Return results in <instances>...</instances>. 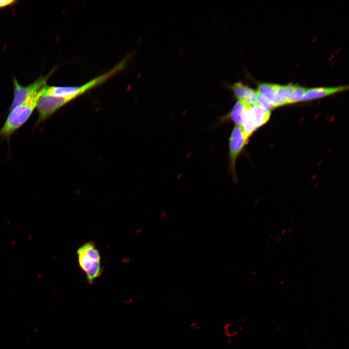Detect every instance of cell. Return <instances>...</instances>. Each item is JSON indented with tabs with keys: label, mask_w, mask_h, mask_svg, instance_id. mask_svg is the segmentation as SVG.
I'll return each mask as SVG.
<instances>
[{
	"label": "cell",
	"mask_w": 349,
	"mask_h": 349,
	"mask_svg": "<svg viewBox=\"0 0 349 349\" xmlns=\"http://www.w3.org/2000/svg\"><path fill=\"white\" fill-rule=\"evenodd\" d=\"M71 101L66 97L48 95L40 96L36 106L38 113L37 124L43 123L55 111Z\"/></svg>",
	"instance_id": "cell-5"
},
{
	"label": "cell",
	"mask_w": 349,
	"mask_h": 349,
	"mask_svg": "<svg viewBox=\"0 0 349 349\" xmlns=\"http://www.w3.org/2000/svg\"><path fill=\"white\" fill-rule=\"evenodd\" d=\"M293 218H294L293 216L290 217V218H289V220H288V221H289V222L291 221L293 219Z\"/></svg>",
	"instance_id": "cell-19"
},
{
	"label": "cell",
	"mask_w": 349,
	"mask_h": 349,
	"mask_svg": "<svg viewBox=\"0 0 349 349\" xmlns=\"http://www.w3.org/2000/svg\"><path fill=\"white\" fill-rule=\"evenodd\" d=\"M257 91L275 106V84L270 83L259 84L258 86Z\"/></svg>",
	"instance_id": "cell-12"
},
{
	"label": "cell",
	"mask_w": 349,
	"mask_h": 349,
	"mask_svg": "<svg viewBox=\"0 0 349 349\" xmlns=\"http://www.w3.org/2000/svg\"><path fill=\"white\" fill-rule=\"evenodd\" d=\"M16 2V1L14 0H0V8H4L13 5Z\"/></svg>",
	"instance_id": "cell-15"
},
{
	"label": "cell",
	"mask_w": 349,
	"mask_h": 349,
	"mask_svg": "<svg viewBox=\"0 0 349 349\" xmlns=\"http://www.w3.org/2000/svg\"><path fill=\"white\" fill-rule=\"evenodd\" d=\"M107 74L100 75L79 86H56L46 85L41 90V95H52L66 97L73 100L88 91L102 84L108 80Z\"/></svg>",
	"instance_id": "cell-3"
},
{
	"label": "cell",
	"mask_w": 349,
	"mask_h": 349,
	"mask_svg": "<svg viewBox=\"0 0 349 349\" xmlns=\"http://www.w3.org/2000/svg\"><path fill=\"white\" fill-rule=\"evenodd\" d=\"M270 240H269V241L266 243V245H268V244L270 243Z\"/></svg>",
	"instance_id": "cell-22"
},
{
	"label": "cell",
	"mask_w": 349,
	"mask_h": 349,
	"mask_svg": "<svg viewBox=\"0 0 349 349\" xmlns=\"http://www.w3.org/2000/svg\"><path fill=\"white\" fill-rule=\"evenodd\" d=\"M285 281L284 280H282V281L280 282V285L283 284L285 282Z\"/></svg>",
	"instance_id": "cell-21"
},
{
	"label": "cell",
	"mask_w": 349,
	"mask_h": 349,
	"mask_svg": "<svg viewBox=\"0 0 349 349\" xmlns=\"http://www.w3.org/2000/svg\"><path fill=\"white\" fill-rule=\"evenodd\" d=\"M248 139L241 127L236 126L234 127L229 139V168L234 179H236L235 166L237 159Z\"/></svg>",
	"instance_id": "cell-6"
},
{
	"label": "cell",
	"mask_w": 349,
	"mask_h": 349,
	"mask_svg": "<svg viewBox=\"0 0 349 349\" xmlns=\"http://www.w3.org/2000/svg\"><path fill=\"white\" fill-rule=\"evenodd\" d=\"M306 89L301 86L295 85V87L287 100V104H292L301 101Z\"/></svg>",
	"instance_id": "cell-13"
},
{
	"label": "cell",
	"mask_w": 349,
	"mask_h": 349,
	"mask_svg": "<svg viewBox=\"0 0 349 349\" xmlns=\"http://www.w3.org/2000/svg\"><path fill=\"white\" fill-rule=\"evenodd\" d=\"M250 105L242 101L238 100L234 105L231 111L225 116L222 121L227 120L232 121L237 126H241L242 117L246 107Z\"/></svg>",
	"instance_id": "cell-10"
},
{
	"label": "cell",
	"mask_w": 349,
	"mask_h": 349,
	"mask_svg": "<svg viewBox=\"0 0 349 349\" xmlns=\"http://www.w3.org/2000/svg\"><path fill=\"white\" fill-rule=\"evenodd\" d=\"M338 240V238H335L334 240H333V243H335Z\"/></svg>",
	"instance_id": "cell-20"
},
{
	"label": "cell",
	"mask_w": 349,
	"mask_h": 349,
	"mask_svg": "<svg viewBox=\"0 0 349 349\" xmlns=\"http://www.w3.org/2000/svg\"><path fill=\"white\" fill-rule=\"evenodd\" d=\"M77 254L79 267L85 273L88 283L93 284L103 272L98 249L93 241H88L78 248Z\"/></svg>",
	"instance_id": "cell-2"
},
{
	"label": "cell",
	"mask_w": 349,
	"mask_h": 349,
	"mask_svg": "<svg viewBox=\"0 0 349 349\" xmlns=\"http://www.w3.org/2000/svg\"><path fill=\"white\" fill-rule=\"evenodd\" d=\"M54 70L46 76H41L31 84L23 86L20 85L17 79L14 78V99L10 106L12 110L16 106L24 102L31 95L38 92L47 85L48 78L50 77Z\"/></svg>",
	"instance_id": "cell-4"
},
{
	"label": "cell",
	"mask_w": 349,
	"mask_h": 349,
	"mask_svg": "<svg viewBox=\"0 0 349 349\" xmlns=\"http://www.w3.org/2000/svg\"><path fill=\"white\" fill-rule=\"evenodd\" d=\"M281 241V238L278 237H276L275 242L276 243H279Z\"/></svg>",
	"instance_id": "cell-16"
},
{
	"label": "cell",
	"mask_w": 349,
	"mask_h": 349,
	"mask_svg": "<svg viewBox=\"0 0 349 349\" xmlns=\"http://www.w3.org/2000/svg\"><path fill=\"white\" fill-rule=\"evenodd\" d=\"M252 105H248L244 111L242 117L243 131L247 138L252 134L257 128Z\"/></svg>",
	"instance_id": "cell-9"
},
{
	"label": "cell",
	"mask_w": 349,
	"mask_h": 349,
	"mask_svg": "<svg viewBox=\"0 0 349 349\" xmlns=\"http://www.w3.org/2000/svg\"><path fill=\"white\" fill-rule=\"evenodd\" d=\"M292 229H293L292 228H289V229H288V230L287 231V232H288V233H290V232L292 231Z\"/></svg>",
	"instance_id": "cell-18"
},
{
	"label": "cell",
	"mask_w": 349,
	"mask_h": 349,
	"mask_svg": "<svg viewBox=\"0 0 349 349\" xmlns=\"http://www.w3.org/2000/svg\"><path fill=\"white\" fill-rule=\"evenodd\" d=\"M232 89L238 100L242 101L250 105L258 103L257 91L245 85L242 82H236L232 85Z\"/></svg>",
	"instance_id": "cell-7"
},
{
	"label": "cell",
	"mask_w": 349,
	"mask_h": 349,
	"mask_svg": "<svg viewBox=\"0 0 349 349\" xmlns=\"http://www.w3.org/2000/svg\"></svg>",
	"instance_id": "cell-24"
},
{
	"label": "cell",
	"mask_w": 349,
	"mask_h": 349,
	"mask_svg": "<svg viewBox=\"0 0 349 349\" xmlns=\"http://www.w3.org/2000/svg\"><path fill=\"white\" fill-rule=\"evenodd\" d=\"M254 113L257 128L262 126L267 122L270 116L269 110L257 103L251 106Z\"/></svg>",
	"instance_id": "cell-11"
},
{
	"label": "cell",
	"mask_w": 349,
	"mask_h": 349,
	"mask_svg": "<svg viewBox=\"0 0 349 349\" xmlns=\"http://www.w3.org/2000/svg\"><path fill=\"white\" fill-rule=\"evenodd\" d=\"M257 99L258 104L268 110H272L276 108L272 103H271L258 91H257Z\"/></svg>",
	"instance_id": "cell-14"
},
{
	"label": "cell",
	"mask_w": 349,
	"mask_h": 349,
	"mask_svg": "<svg viewBox=\"0 0 349 349\" xmlns=\"http://www.w3.org/2000/svg\"><path fill=\"white\" fill-rule=\"evenodd\" d=\"M286 231H287L286 229H284L282 231V232H281V235L284 234L286 232Z\"/></svg>",
	"instance_id": "cell-17"
},
{
	"label": "cell",
	"mask_w": 349,
	"mask_h": 349,
	"mask_svg": "<svg viewBox=\"0 0 349 349\" xmlns=\"http://www.w3.org/2000/svg\"><path fill=\"white\" fill-rule=\"evenodd\" d=\"M41 90L31 95L23 103L11 110L0 130V137L9 140L11 136L28 120L41 95Z\"/></svg>",
	"instance_id": "cell-1"
},
{
	"label": "cell",
	"mask_w": 349,
	"mask_h": 349,
	"mask_svg": "<svg viewBox=\"0 0 349 349\" xmlns=\"http://www.w3.org/2000/svg\"><path fill=\"white\" fill-rule=\"evenodd\" d=\"M348 89V86L334 87H319L306 90L301 101H307L323 97Z\"/></svg>",
	"instance_id": "cell-8"
},
{
	"label": "cell",
	"mask_w": 349,
	"mask_h": 349,
	"mask_svg": "<svg viewBox=\"0 0 349 349\" xmlns=\"http://www.w3.org/2000/svg\"><path fill=\"white\" fill-rule=\"evenodd\" d=\"M255 273H256V271H254V272L252 273V275L254 274Z\"/></svg>",
	"instance_id": "cell-23"
}]
</instances>
